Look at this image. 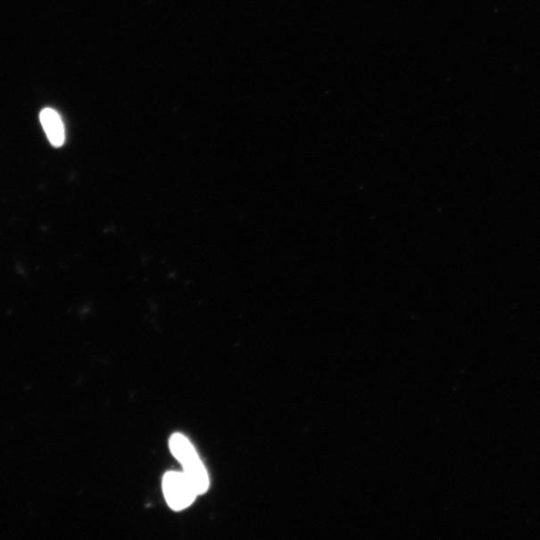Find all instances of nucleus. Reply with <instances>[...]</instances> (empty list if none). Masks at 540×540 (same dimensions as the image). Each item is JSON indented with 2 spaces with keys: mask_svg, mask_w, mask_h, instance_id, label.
Returning <instances> with one entry per match:
<instances>
[{
  "mask_svg": "<svg viewBox=\"0 0 540 540\" xmlns=\"http://www.w3.org/2000/svg\"><path fill=\"white\" fill-rule=\"evenodd\" d=\"M170 448L197 494H204L210 487V478L193 444L185 436L176 434L170 437Z\"/></svg>",
  "mask_w": 540,
  "mask_h": 540,
  "instance_id": "nucleus-1",
  "label": "nucleus"
},
{
  "mask_svg": "<svg viewBox=\"0 0 540 540\" xmlns=\"http://www.w3.org/2000/svg\"><path fill=\"white\" fill-rule=\"evenodd\" d=\"M39 119L49 143L55 147H61L65 139L64 126L61 115L53 108H45L40 112Z\"/></svg>",
  "mask_w": 540,
  "mask_h": 540,
  "instance_id": "nucleus-3",
  "label": "nucleus"
},
{
  "mask_svg": "<svg viewBox=\"0 0 540 540\" xmlns=\"http://www.w3.org/2000/svg\"><path fill=\"white\" fill-rule=\"evenodd\" d=\"M162 488L166 503L171 510L176 511L189 508L198 495L184 471L165 473Z\"/></svg>",
  "mask_w": 540,
  "mask_h": 540,
  "instance_id": "nucleus-2",
  "label": "nucleus"
}]
</instances>
